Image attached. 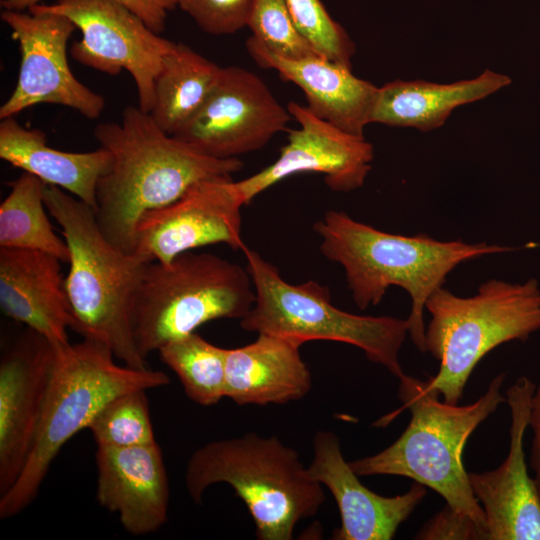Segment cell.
I'll return each mask as SVG.
<instances>
[{"instance_id": "cell-1", "label": "cell", "mask_w": 540, "mask_h": 540, "mask_svg": "<svg viewBox=\"0 0 540 540\" xmlns=\"http://www.w3.org/2000/svg\"><path fill=\"white\" fill-rule=\"evenodd\" d=\"M93 134L111 157L96 187V221L112 244L129 253L146 212L177 200L197 182L243 168L238 158L207 156L165 133L135 106L124 108L119 123L98 124Z\"/></svg>"}, {"instance_id": "cell-2", "label": "cell", "mask_w": 540, "mask_h": 540, "mask_svg": "<svg viewBox=\"0 0 540 540\" xmlns=\"http://www.w3.org/2000/svg\"><path fill=\"white\" fill-rule=\"evenodd\" d=\"M321 239L320 250L340 264L357 307L379 304L391 286L403 288L411 298L408 334L416 348L426 353L423 312L428 298L443 287L447 275L459 264L485 255L516 250L461 239L439 241L425 234H391L359 222L342 211L329 210L313 225Z\"/></svg>"}, {"instance_id": "cell-3", "label": "cell", "mask_w": 540, "mask_h": 540, "mask_svg": "<svg viewBox=\"0 0 540 540\" xmlns=\"http://www.w3.org/2000/svg\"><path fill=\"white\" fill-rule=\"evenodd\" d=\"M504 380L500 373L475 402L458 406L439 401V393L426 381L404 374L398 396L411 413L408 426L390 446L349 462L350 467L358 476H403L433 489L446 504L471 517L487 540L485 514L472 491L463 452L474 430L506 402Z\"/></svg>"}, {"instance_id": "cell-4", "label": "cell", "mask_w": 540, "mask_h": 540, "mask_svg": "<svg viewBox=\"0 0 540 540\" xmlns=\"http://www.w3.org/2000/svg\"><path fill=\"white\" fill-rule=\"evenodd\" d=\"M44 202L69 248L65 290L71 329L106 345L124 365L148 368L134 341L131 309L151 261L112 244L100 230L94 209L65 190L46 184Z\"/></svg>"}, {"instance_id": "cell-5", "label": "cell", "mask_w": 540, "mask_h": 540, "mask_svg": "<svg viewBox=\"0 0 540 540\" xmlns=\"http://www.w3.org/2000/svg\"><path fill=\"white\" fill-rule=\"evenodd\" d=\"M55 357L36 435L15 483L0 495V519L18 515L37 497L62 447L88 426L115 396L169 384L168 376L150 368L119 365L101 342L55 346Z\"/></svg>"}, {"instance_id": "cell-6", "label": "cell", "mask_w": 540, "mask_h": 540, "mask_svg": "<svg viewBox=\"0 0 540 540\" xmlns=\"http://www.w3.org/2000/svg\"><path fill=\"white\" fill-rule=\"evenodd\" d=\"M229 484L243 500L260 540H290L296 524L317 514L325 501L322 484L307 475L298 453L277 437L250 432L215 440L189 458L185 486L201 503L207 488Z\"/></svg>"}, {"instance_id": "cell-7", "label": "cell", "mask_w": 540, "mask_h": 540, "mask_svg": "<svg viewBox=\"0 0 540 540\" xmlns=\"http://www.w3.org/2000/svg\"><path fill=\"white\" fill-rule=\"evenodd\" d=\"M431 319L425 329L427 352L440 362L428 387L448 404H458L480 360L497 346L525 341L540 329V287L535 278L524 283L490 279L471 297L444 287L428 298Z\"/></svg>"}, {"instance_id": "cell-8", "label": "cell", "mask_w": 540, "mask_h": 540, "mask_svg": "<svg viewBox=\"0 0 540 540\" xmlns=\"http://www.w3.org/2000/svg\"><path fill=\"white\" fill-rule=\"evenodd\" d=\"M247 269L210 253L187 251L149 262L136 290L131 326L140 355L158 351L216 319H242L255 303Z\"/></svg>"}, {"instance_id": "cell-9", "label": "cell", "mask_w": 540, "mask_h": 540, "mask_svg": "<svg viewBox=\"0 0 540 540\" xmlns=\"http://www.w3.org/2000/svg\"><path fill=\"white\" fill-rule=\"evenodd\" d=\"M255 290V303L240 320L246 331L270 334L302 345L313 340L346 343L361 349L374 363L401 378L399 360L408 334L407 319L364 316L346 312L331 303L329 288L316 281L291 284L258 252L242 250Z\"/></svg>"}, {"instance_id": "cell-10", "label": "cell", "mask_w": 540, "mask_h": 540, "mask_svg": "<svg viewBox=\"0 0 540 540\" xmlns=\"http://www.w3.org/2000/svg\"><path fill=\"white\" fill-rule=\"evenodd\" d=\"M28 11L59 14L71 20L82 34L70 47L71 57L111 76L126 70L137 88L138 107L151 112L155 79L174 42L151 30L116 0H55Z\"/></svg>"}, {"instance_id": "cell-11", "label": "cell", "mask_w": 540, "mask_h": 540, "mask_svg": "<svg viewBox=\"0 0 540 540\" xmlns=\"http://www.w3.org/2000/svg\"><path fill=\"white\" fill-rule=\"evenodd\" d=\"M1 19L18 42L20 66L16 86L0 107V119L15 117L38 104H57L97 119L105 107L102 95L81 83L67 58L75 24L54 13L3 9Z\"/></svg>"}, {"instance_id": "cell-12", "label": "cell", "mask_w": 540, "mask_h": 540, "mask_svg": "<svg viewBox=\"0 0 540 540\" xmlns=\"http://www.w3.org/2000/svg\"><path fill=\"white\" fill-rule=\"evenodd\" d=\"M291 119L258 75L227 66L199 112L174 136L207 156L238 158L262 149Z\"/></svg>"}, {"instance_id": "cell-13", "label": "cell", "mask_w": 540, "mask_h": 540, "mask_svg": "<svg viewBox=\"0 0 540 540\" xmlns=\"http://www.w3.org/2000/svg\"><path fill=\"white\" fill-rule=\"evenodd\" d=\"M243 206L232 176L197 182L177 200L139 219L133 252L166 264L181 253L211 244L243 250Z\"/></svg>"}, {"instance_id": "cell-14", "label": "cell", "mask_w": 540, "mask_h": 540, "mask_svg": "<svg viewBox=\"0 0 540 540\" xmlns=\"http://www.w3.org/2000/svg\"><path fill=\"white\" fill-rule=\"evenodd\" d=\"M287 109L299 127L289 131L287 143L272 164L236 182L245 206L266 189L300 173L322 174L325 184L336 192L360 188L371 170L372 144L316 116L307 106L291 101Z\"/></svg>"}, {"instance_id": "cell-15", "label": "cell", "mask_w": 540, "mask_h": 540, "mask_svg": "<svg viewBox=\"0 0 540 540\" xmlns=\"http://www.w3.org/2000/svg\"><path fill=\"white\" fill-rule=\"evenodd\" d=\"M535 388L521 376L506 390L511 418L508 454L494 470L469 473L485 514L487 540H540V492L528 473L524 451Z\"/></svg>"}, {"instance_id": "cell-16", "label": "cell", "mask_w": 540, "mask_h": 540, "mask_svg": "<svg viewBox=\"0 0 540 540\" xmlns=\"http://www.w3.org/2000/svg\"><path fill=\"white\" fill-rule=\"evenodd\" d=\"M55 347L27 327L0 359V495L31 450L50 381Z\"/></svg>"}, {"instance_id": "cell-17", "label": "cell", "mask_w": 540, "mask_h": 540, "mask_svg": "<svg viewBox=\"0 0 540 540\" xmlns=\"http://www.w3.org/2000/svg\"><path fill=\"white\" fill-rule=\"evenodd\" d=\"M313 449L307 475L325 485L337 503L341 525L333 531L335 540H390L426 496L425 486L415 481L406 493L393 497L368 489L345 461L332 431L316 432Z\"/></svg>"}, {"instance_id": "cell-18", "label": "cell", "mask_w": 540, "mask_h": 540, "mask_svg": "<svg viewBox=\"0 0 540 540\" xmlns=\"http://www.w3.org/2000/svg\"><path fill=\"white\" fill-rule=\"evenodd\" d=\"M95 458L99 505L118 514L130 534L159 530L168 518L169 482L158 443L97 446Z\"/></svg>"}, {"instance_id": "cell-19", "label": "cell", "mask_w": 540, "mask_h": 540, "mask_svg": "<svg viewBox=\"0 0 540 540\" xmlns=\"http://www.w3.org/2000/svg\"><path fill=\"white\" fill-rule=\"evenodd\" d=\"M246 48L258 65L275 70L298 86L316 116L347 133L364 136L365 127L372 123L379 87L355 76L350 67L320 55L301 59L278 56L252 35Z\"/></svg>"}, {"instance_id": "cell-20", "label": "cell", "mask_w": 540, "mask_h": 540, "mask_svg": "<svg viewBox=\"0 0 540 540\" xmlns=\"http://www.w3.org/2000/svg\"><path fill=\"white\" fill-rule=\"evenodd\" d=\"M61 263L49 253L0 247L2 312L55 346L70 343L73 325Z\"/></svg>"}, {"instance_id": "cell-21", "label": "cell", "mask_w": 540, "mask_h": 540, "mask_svg": "<svg viewBox=\"0 0 540 540\" xmlns=\"http://www.w3.org/2000/svg\"><path fill=\"white\" fill-rule=\"evenodd\" d=\"M300 347L287 338L258 334L252 343L226 349L225 397L238 405L302 399L311 389L312 376Z\"/></svg>"}, {"instance_id": "cell-22", "label": "cell", "mask_w": 540, "mask_h": 540, "mask_svg": "<svg viewBox=\"0 0 540 540\" xmlns=\"http://www.w3.org/2000/svg\"><path fill=\"white\" fill-rule=\"evenodd\" d=\"M0 158L14 167L38 177L47 185L57 186L93 209L96 187L107 171L111 157L100 147L89 152H66L47 145L39 129L23 127L15 117L0 123Z\"/></svg>"}, {"instance_id": "cell-23", "label": "cell", "mask_w": 540, "mask_h": 540, "mask_svg": "<svg viewBox=\"0 0 540 540\" xmlns=\"http://www.w3.org/2000/svg\"><path fill=\"white\" fill-rule=\"evenodd\" d=\"M510 83L507 75L489 69L475 78L449 84L395 80L379 87L372 123L431 131L441 127L455 108L481 100Z\"/></svg>"}, {"instance_id": "cell-24", "label": "cell", "mask_w": 540, "mask_h": 540, "mask_svg": "<svg viewBox=\"0 0 540 540\" xmlns=\"http://www.w3.org/2000/svg\"><path fill=\"white\" fill-rule=\"evenodd\" d=\"M221 70L189 46L174 42L155 79L149 113L155 123L169 135L179 132L202 108Z\"/></svg>"}, {"instance_id": "cell-25", "label": "cell", "mask_w": 540, "mask_h": 540, "mask_svg": "<svg viewBox=\"0 0 540 540\" xmlns=\"http://www.w3.org/2000/svg\"><path fill=\"white\" fill-rule=\"evenodd\" d=\"M45 186L28 172L10 183L0 205V247L41 251L68 263L67 243L55 233L45 212Z\"/></svg>"}, {"instance_id": "cell-26", "label": "cell", "mask_w": 540, "mask_h": 540, "mask_svg": "<svg viewBox=\"0 0 540 540\" xmlns=\"http://www.w3.org/2000/svg\"><path fill=\"white\" fill-rule=\"evenodd\" d=\"M158 352L193 402L211 406L225 397L226 349L193 332L167 342Z\"/></svg>"}, {"instance_id": "cell-27", "label": "cell", "mask_w": 540, "mask_h": 540, "mask_svg": "<svg viewBox=\"0 0 540 540\" xmlns=\"http://www.w3.org/2000/svg\"><path fill=\"white\" fill-rule=\"evenodd\" d=\"M146 389L121 393L94 417L88 430L97 446L130 447L157 442Z\"/></svg>"}, {"instance_id": "cell-28", "label": "cell", "mask_w": 540, "mask_h": 540, "mask_svg": "<svg viewBox=\"0 0 540 540\" xmlns=\"http://www.w3.org/2000/svg\"><path fill=\"white\" fill-rule=\"evenodd\" d=\"M247 27L278 56L301 59L319 55L297 28L284 0H255Z\"/></svg>"}, {"instance_id": "cell-29", "label": "cell", "mask_w": 540, "mask_h": 540, "mask_svg": "<svg viewBox=\"0 0 540 540\" xmlns=\"http://www.w3.org/2000/svg\"><path fill=\"white\" fill-rule=\"evenodd\" d=\"M299 31L322 57L350 67L355 45L321 0H284Z\"/></svg>"}, {"instance_id": "cell-30", "label": "cell", "mask_w": 540, "mask_h": 540, "mask_svg": "<svg viewBox=\"0 0 540 540\" xmlns=\"http://www.w3.org/2000/svg\"><path fill=\"white\" fill-rule=\"evenodd\" d=\"M255 0H178V7L204 32L221 36L247 27Z\"/></svg>"}, {"instance_id": "cell-31", "label": "cell", "mask_w": 540, "mask_h": 540, "mask_svg": "<svg viewBox=\"0 0 540 540\" xmlns=\"http://www.w3.org/2000/svg\"><path fill=\"white\" fill-rule=\"evenodd\" d=\"M423 540H486L482 528L468 515L446 504L417 533Z\"/></svg>"}, {"instance_id": "cell-32", "label": "cell", "mask_w": 540, "mask_h": 540, "mask_svg": "<svg viewBox=\"0 0 540 540\" xmlns=\"http://www.w3.org/2000/svg\"><path fill=\"white\" fill-rule=\"evenodd\" d=\"M43 0H1L2 9L26 11ZM138 15L147 26L160 34L168 13L178 7V0H116Z\"/></svg>"}, {"instance_id": "cell-33", "label": "cell", "mask_w": 540, "mask_h": 540, "mask_svg": "<svg viewBox=\"0 0 540 540\" xmlns=\"http://www.w3.org/2000/svg\"><path fill=\"white\" fill-rule=\"evenodd\" d=\"M529 427L532 432L529 464L540 492V384L536 386L531 399Z\"/></svg>"}]
</instances>
